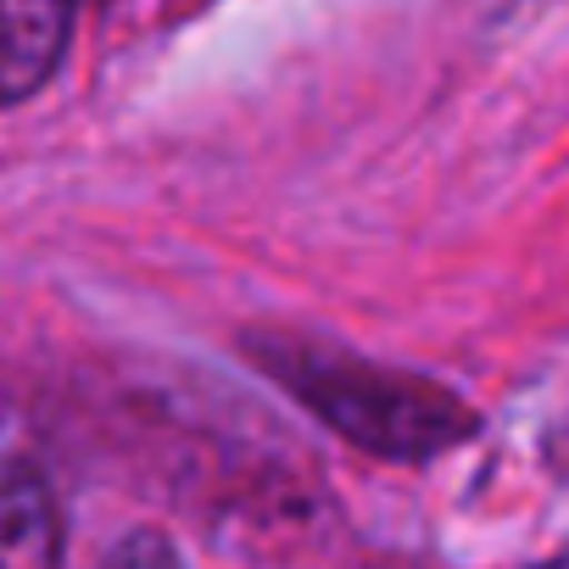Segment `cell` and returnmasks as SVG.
Here are the masks:
<instances>
[{"mask_svg": "<svg viewBox=\"0 0 569 569\" xmlns=\"http://www.w3.org/2000/svg\"><path fill=\"white\" fill-rule=\"evenodd\" d=\"M101 569H184V563H179V552L162 530H129L123 541L107 547Z\"/></svg>", "mask_w": 569, "mask_h": 569, "instance_id": "cell-4", "label": "cell"}, {"mask_svg": "<svg viewBox=\"0 0 569 569\" xmlns=\"http://www.w3.org/2000/svg\"><path fill=\"white\" fill-rule=\"evenodd\" d=\"M79 0H0V107L51 84L68 57Z\"/></svg>", "mask_w": 569, "mask_h": 569, "instance_id": "cell-2", "label": "cell"}, {"mask_svg": "<svg viewBox=\"0 0 569 569\" xmlns=\"http://www.w3.org/2000/svg\"><path fill=\"white\" fill-rule=\"evenodd\" d=\"M251 363L369 458L425 463L469 441L480 425L458 391L308 336H251Z\"/></svg>", "mask_w": 569, "mask_h": 569, "instance_id": "cell-1", "label": "cell"}, {"mask_svg": "<svg viewBox=\"0 0 569 569\" xmlns=\"http://www.w3.org/2000/svg\"><path fill=\"white\" fill-rule=\"evenodd\" d=\"M0 569H62V508L40 469H0Z\"/></svg>", "mask_w": 569, "mask_h": 569, "instance_id": "cell-3", "label": "cell"}]
</instances>
